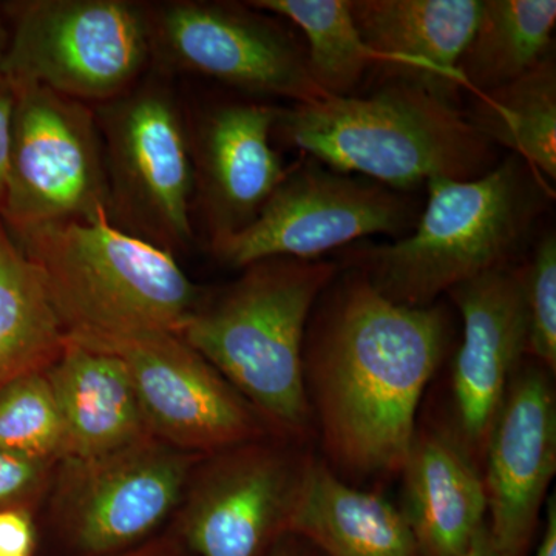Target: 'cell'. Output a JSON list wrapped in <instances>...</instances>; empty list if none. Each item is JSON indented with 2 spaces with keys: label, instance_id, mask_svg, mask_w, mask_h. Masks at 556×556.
<instances>
[{
  "label": "cell",
  "instance_id": "obj_13",
  "mask_svg": "<svg viewBox=\"0 0 556 556\" xmlns=\"http://www.w3.org/2000/svg\"><path fill=\"white\" fill-rule=\"evenodd\" d=\"M68 338L123 362L150 434L172 447L208 456L277 437L222 372L175 332Z\"/></svg>",
  "mask_w": 556,
  "mask_h": 556
},
{
  "label": "cell",
  "instance_id": "obj_4",
  "mask_svg": "<svg viewBox=\"0 0 556 556\" xmlns=\"http://www.w3.org/2000/svg\"><path fill=\"white\" fill-rule=\"evenodd\" d=\"M339 270L327 260L251 263L214 299H204L179 332L277 437L305 442L313 431L303 343L314 305Z\"/></svg>",
  "mask_w": 556,
  "mask_h": 556
},
{
  "label": "cell",
  "instance_id": "obj_30",
  "mask_svg": "<svg viewBox=\"0 0 556 556\" xmlns=\"http://www.w3.org/2000/svg\"><path fill=\"white\" fill-rule=\"evenodd\" d=\"M113 556H192L170 532L153 536L148 543Z\"/></svg>",
  "mask_w": 556,
  "mask_h": 556
},
{
  "label": "cell",
  "instance_id": "obj_31",
  "mask_svg": "<svg viewBox=\"0 0 556 556\" xmlns=\"http://www.w3.org/2000/svg\"><path fill=\"white\" fill-rule=\"evenodd\" d=\"M266 556H321L308 541L292 533L281 536Z\"/></svg>",
  "mask_w": 556,
  "mask_h": 556
},
{
  "label": "cell",
  "instance_id": "obj_19",
  "mask_svg": "<svg viewBox=\"0 0 556 556\" xmlns=\"http://www.w3.org/2000/svg\"><path fill=\"white\" fill-rule=\"evenodd\" d=\"M46 372L64 428L61 460L109 455L152 437L118 357L68 338Z\"/></svg>",
  "mask_w": 556,
  "mask_h": 556
},
{
  "label": "cell",
  "instance_id": "obj_32",
  "mask_svg": "<svg viewBox=\"0 0 556 556\" xmlns=\"http://www.w3.org/2000/svg\"><path fill=\"white\" fill-rule=\"evenodd\" d=\"M535 556H556V500H548L546 508V527Z\"/></svg>",
  "mask_w": 556,
  "mask_h": 556
},
{
  "label": "cell",
  "instance_id": "obj_27",
  "mask_svg": "<svg viewBox=\"0 0 556 556\" xmlns=\"http://www.w3.org/2000/svg\"><path fill=\"white\" fill-rule=\"evenodd\" d=\"M56 464L0 452V507L42 490Z\"/></svg>",
  "mask_w": 556,
  "mask_h": 556
},
{
  "label": "cell",
  "instance_id": "obj_3",
  "mask_svg": "<svg viewBox=\"0 0 556 556\" xmlns=\"http://www.w3.org/2000/svg\"><path fill=\"white\" fill-rule=\"evenodd\" d=\"M276 135L329 169L397 192L433 178H478L497 163L495 146L453 98L401 78L368 97L281 108Z\"/></svg>",
  "mask_w": 556,
  "mask_h": 556
},
{
  "label": "cell",
  "instance_id": "obj_14",
  "mask_svg": "<svg viewBox=\"0 0 556 556\" xmlns=\"http://www.w3.org/2000/svg\"><path fill=\"white\" fill-rule=\"evenodd\" d=\"M551 375L533 358L522 362L486 441L482 475L486 527L504 556L525 555L555 477L556 401Z\"/></svg>",
  "mask_w": 556,
  "mask_h": 556
},
{
  "label": "cell",
  "instance_id": "obj_8",
  "mask_svg": "<svg viewBox=\"0 0 556 556\" xmlns=\"http://www.w3.org/2000/svg\"><path fill=\"white\" fill-rule=\"evenodd\" d=\"M150 67L175 78L197 75L254 97L292 104L324 100L308 54L273 14L248 2H146Z\"/></svg>",
  "mask_w": 556,
  "mask_h": 556
},
{
  "label": "cell",
  "instance_id": "obj_28",
  "mask_svg": "<svg viewBox=\"0 0 556 556\" xmlns=\"http://www.w3.org/2000/svg\"><path fill=\"white\" fill-rule=\"evenodd\" d=\"M36 546V527L28 510L0 508V556H31Z\"/></svg>",
  "mask_w": 556,
  "mask_h": 556
},
{
  "label": "cell",
  "instance_id": "obj_12",
  "mask_svg": "<svg viewBox=\"0 0 556 556\" xmlns=\"http://www.w3.org/2000/svg\"><path fill=\"white\" fill-rule=\"evenodd\" d=\"M417 217L402 192L309 159L288 169L247 229L208 248L219 263L239 269L266 258L320 260L368 237L402 239Z\"/></svg>",
  "mask_w": 556,
  "mask_h": 556
},
{
  "label": "cell",
  "instance_id": "obj_7",
  "mask_svg": "<svg viewBox=\"0 0 556 556\" xmlns=\"http://www.w3.org/2000/svg\"><path fill=\"white\" fill-rule=\"evenodd\" d=\"M3 79L91 108L123 97L150 70L146 2L10 0Z\"/></svg>",
  "mask_w": 556,
  "mask_h": 556
},
{
  "label": "cell",
  "instance_id": "obj_23",
  "mask_svg": "<svg viewBox=\"0 0 556 556\" xmlns=\"http://www.w3.org/2000/svg\"><path fill=\"white\" fill-rule=\"evenodd\" d=\"M468 119L493 146L556 179V65L552 54L500 89L475 94Z\"/></svg>",
  "mask_w": 556,
  "mask_h": 556
},
{
  "label": "cell",
  "instance_id": "obj_18",
  "mask_svg": "<svg viewBox=\"0 0 556 556\" xmlns=\"http://www.w3.org/2000/svg\"><path fill=\"white\" fill-rule=\"evenodd\" d=\"M404 503L424 556H466L486 521L479 466L452 430L419 428L401 471Z\"/></svg>",
  "mask_w": 556,
  "mask_h": 556
},
{
  "label": "cell",
  "instance_id": "obj_2",
  "mask_svg": "<svg viewBox=\"0 0 556 556\" xmlns=\"http://www.w3.org/2000/svg\"><path fill=\"white\" fill-rule=\"evenodd\" d=\"M427 189V206L412 232L346 254L348 268L409 308L437 305L457 285L517 265L555 199L551 182L517 155L478 178L430 179Z\"/></svg>",
  "mask_w": 556,
  "mask_h": 556
},
{
  "label": "cell",
  "instance_id": "obj_15",
  "mask_svg": "<svg viewBox=\"0 0 556 556\" xmlns=\"http://www.w3.org/2000/svg\"><path fill=\"white\" fill-rule=\"evenodd\" d=\"M280 109L226 101L189 118L193 207L203 219L208 247L247 229L287 177L273 148Z\"/></svg>",
  "mask_w": 556,
  "mask_h": 556
},
{
  "label": "cell",
  "instance_id": "obj_17",
  "mask_svg": "<svg viewBox=\"0 0 556 556\" xmlns=\"http://www.w3.org/2000/svg\"><path fill=\"white\" fill-rule=\"evenodd\" d=\"M481 0H350L365 43L399 78L455 97L459 62L477 27Z\"/></svg>",
  "mask_w": 556,
  "mask_h": 556
},
{
  "label": "cell",
  "instance_id": "obj_26",
  "mask_svg": "<svg viewBox=\"0 0 556 556\" xmlns=\"http://www.w3.org/2000/svg\"><path fill=\"white\" fill-rule=\"evenodd\" d=\"M521 269L527 309V356L556 371V237L546 232Z\"/></svg>",
  "mask_w": 556,
  "mask_h": 556
},
{
  "label": "cell",
  "instance_id": "obj_22",
  "mask_svg": "<svg viewBox=\"0 0 556 556\" xmlns=\"http://www.w3.org/2000/svg\"><path fill=\"white\" fill-rule=\"evenodd\" d=\"M555 0H481L473 35L459 62L464 90L500 89L551 54Z\"/></svg>",
  "mask_w": 556,
  "mask_h": 556
},
{
  "label": "cell",
  "instance_id": "obj_34",
  "mask_svg": "<svg viewBox=\"0 0 556 556\" xmlns=\"http://www.w3.org/2000/svg\"><path fill=\"white\" fill-rule=\"evenodd\" d=\"M7 49H9V22L5 11L0 2V83H3V64H5Z\"/></svg>",
  "mask_w": 556,
  "mask_h": 556
},
{
  "label": "cell",
  "instance_id": "obj_20",
  "mask_svg": "<svg viewBox=\"0 0 556 556\" xmlns=\"http://www.w3.org/2000/svg\"><path fill=\"white\" fill-rule=\"evenodd\" d=\"M288 533L321 556H424L401 508L348 484L316 456Z\"/></svg>",
  "mask_w": 556,
  "mask_h": 556
},
{
  "label": "cell",
  "instance_id": "obj_21",
  "mask_svg": "<svg viewBox=\"0 0 556 556\" xmlns=\"http://www.w3.org/2000/svg\"><path fill=\"white\" fill-rule=\"evenodd\" d=\"M67 340L42 274L0 219V391L47 371Z\"/></svg>",
  "mask_w": 556,
  "mask_h": 556
},
{
  "label": "cell",
  "instance_id": "obj_24",
  "mask_svg": "<svg viewBox=\"0 0 556 556\" xmlns=\"http://www.w3.org/2000/svg\"><path fill=\"white\" fill-rule=\"evenodd\" d=\"M249 5L292 22L305 35L311 76L328 97H350L371 67L383 65L361 33L350 0H251Z\"/></svg>",
  "mask_w": 556,
  "mask_h": 556
},
{
  "label": "cell",
  "instance_id": "obj_9",
  "mask_svg": "<svg viewBox=\"0 0 556 556\" xmlns=\"http://www.w3.org/2000/svg\"><path fill=\"white\" fill-rule=\"evenodd\" d=\"M204 456L150 437L91 459H62L51 530L68 556H113L148 543L181 504Z\"/></svg>",
  "mask_w": 556,
  "mask_h": 556
},
{
  "label": "cell",
  "instance_id": "obj_35",
  "mask_svg": "<svg viewBox=\"0 0 556 556\" xmlns=\"http://www.w3.org/2000/svg\"><path fill=\"white\" fill-rule=\"evenodd\" d=\"M33 556V555H31Z\"/></svg>",
  "mask_w": 556,
  "mask_h": 556
},
{
  "label": "cell",
  "instance_id": "obj_25",
  "mask_svg": "<svg viewBox=\"0 0 556 556\" xmlns=\"http://www.w3.org/2000/svg\"><path fill=\"white\" fill-rule=\"evenodd\" d=\"M0 452L60 463L64 428L46 371L0 391Z\"/></svg>",
  "mask_w": 556,
  "mask_h": 556
},
{
  "label": "cell",
  "instance_id": "obj_10",
  "mask_svg": "<svg viewBox=\"0 0 556 556\" xmlns=\"http://www.w3.org/2000/svg\"><path fill=\"white\" fill-rule=\"evenodd\" d=\"M9 232L109 218V182L94 108L38 86L13 87Z\"/></svg>",
  "mask_w": 556,
  "mask_h": 556
},
{
  "label": "cell",
  "instance_id": "obj_16",
  "mask_svg": "<svg viewBox=\"0 0 556 556\" xmlns=\"http://www.w3.org/2000/svg\"><path fill=\"white\" fill-rule=\"evenodd\" d=\"M464 339L453 365V433L479 466L497 412L527 357V309L518 265L457 285Z\"/></svg>",
  "mask_w": 556,
  "mask_h": 556
},
{
  "label": "cell",
  "instance_id": "obj_1",
  "mask_svg": "<svg viewBox=\"0 0 556 556\" xmlns=\"http://www.w3.org/2000/svg\"><path fill=\"white\" fill-rule=\"evenodd\" d=\"M447 336L441 306L397 305L361 270H339L321 292L306 327L303 379L328 467L348 484L401 473Z\"/></svg>",
  "mask_w": 556,
  "mask_h": 556
},
{
  "label": "cell",
  "instance_id": "obj_11",
  "mask_svg": "<svg viewBox=\"0 0 556 556\" xmlns=\"http://www.w3.org/2000/svg\"><path fill=\"white\" fill-rule=\"evenodd\" d=\"M314 455L268 437L204 456L170 530L192 556H266L287 535Z\"/></svg>",
  "mask_w": 556,
  "mask_h": 556
},
{
  "label": "cell",
  "instance_id": "obj_33",
  "mask_svg": "<svg viewBox=\"0 0 556 556\" xmlns=\"http://www.w3.org/2000/svg\"><path fill=\"white\" fill-rule=\"evenodd\" d=\"M466 556H504L497 551L492 536H490L489 527L486 521L479 527L477 535L471 541V546L468 548Z\"/></svg>",
  "mask_w": 556,
  "mask_h": 556
},
{
  "label": "cell",
  "instance_id": "obj_29",
  "mask_svg": "<svg viewBox=\"0 0 556 556\" xmlns=\"http://www.w3.org/2000/svg\"><path fill=\"white\" fill-rule=\"evenodd\" d=\"M14 90L7 80L0 83V215L9 190L11 124H13Z\"/></svg>",
  "mask_w": 556,
  "mask_h": 556
},
{
  "label": "cell",
  "instance_id": "obj_6",
  "mask_svg": "<svg viewBox=\"0 0 556 556\" xmlns=\"http://www.w3.org/2000/svg\"><path fill=\"white\" fill-rule=\"evenodd\" d=\"M113 226L177 254L193 243L189 115L174 78L150 67L123 97L94 108Z\"/></svg>",
  "mask_w": 556,
  "mask_h": 556
},
{
  "label": "cell",
  "instance_id": "obj_5",
  "mask_svg": "<svg viewBox=\"0 0 556 556\" xmlns=\"http://www.w3.org/2000/svg\"><path fill=\"white\" fill-rule=\"evenodd\" d=\"M11 236L38 266L68 336L179 334L204 300L172 252L109 218Z\"/></svg>",
  "mask_w": 556,
  "mask_h": 556
}]
</instances>
